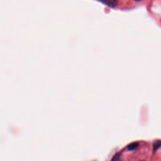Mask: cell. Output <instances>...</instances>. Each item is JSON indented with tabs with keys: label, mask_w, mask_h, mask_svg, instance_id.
I'll use <instances>...</instances> for the list:
<instances>
[{
	"label": "cell",
	"mask_w": 161,
	"mask_h": 161,
	"mask_svg": "<svg viewBox=\"0 0 161 161\" xmlns=\"http://www.w3.org/2000/svg\"><path fill=\"white\" fill-rule=\"evenodd\" d=\"M104 4L110 7H115L118 4V0H101Z\"/></svg>",
	"instance_id": "1"
},
{
	"label": "cell",
	"mask_w": 161,
	"mask_h": 161,
	"mask_svg": "<svg viewBox=\"0 0 161 161\" xmlns=\"http://www.w3.org/2000/svg\"><path fill=\"white\" fill-rule=\"evenodd\" d=\"M139 145V144L138 142H134V143H132V144H130L128 146L127 148L129 151H132L135 150V148L138 147Z\"/></svg>",
	"instance_id": "2"
},
{
	"label": "cell",
	"mask_w": 161,
	"mask_h": 161,
	"mask_svg": "<svg viewBox=\"0 0 161 161\" xmlns=\"http://www.w3.org/2000/svg\"><path fill=\"white\" fill-rule=\"evenodd\" d=\"M160 147H161V140H157L156 142H155L153 145L154 152L156 151Z\"/></svg>",
	"instance_id": "3"
},
{
	"label": "cell",
	"mask_w": 161,
	"mask_h": 161,
	"mask_svg": "<svg viewBox=\"0 0 161 161\" xmlns=\"http://www.w3.org/2000/svg\"><path fill=\"white\" fill-rule=\"evenodd\" d=\"M121 157H122V154L120 153H118V154H116L114 157H113L111 161H120Z\"/></svg>",
	"instance_id": "4"
},
{
	"label": "cell",
	"mask_w": 161,
	"mask_h": 161,
	"mask_svg": "<svg viewBox=\"0 0 161 161\" xmlns=\"http://www.w3.org/2000/svg\"><path fill=\"white\" fill-rule=\"evenodd\" d=\"M134 1H144V0H134Z\"/></svg>",
	"instance_id": "5"
}]
</instances>
